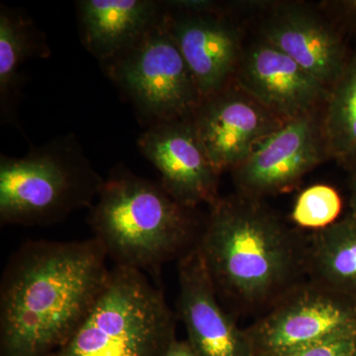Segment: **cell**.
Masks as SVG:
<instances>
[{"instance_id": "6da1fadb", "label": "cell", "mask_w": 356, "mask_h": 356, "mask_svg": "<svg viewBox=\"0 0 356 356\" xmlns=\"http://www.w3.org/2000/svg\"><path fill=\"white\" fill-rule=\"evenodd\" d=\"M95 238L23 243L0 281V356H51L88 315L110 275Z\"/></svg>"}, {"instance_id": "ac0fdd59", "label": "cell", "mask_w": 356, "mask_h": 356, "mask_svg": "<svg viewBox=\"0 0 356 356\" xmlns=\"http://www.w3.org/2000/svg\"><path fill=\"white\" fill-rule=\"evenodd\" d=\"M322 125L329 159L350 170L356 165V48L330 88Z\"/></svg>"}, {"instance_id": "3957f363", "label": "cell", "mask_w": 356, "mask_h": 356, "mask_svg": "<svg viewBox=\"0 0 356 356\" xmlns=\"http://www.w3.org/2000/svg\"><path fill=\"white\" fill-rule=\"evenodd\" d=\"M194 210L178 203L159 182L119 165L89 209L88 224L114 266L154 275L197 245L204 222Z\"/></svg>"}, {"instance_id": "9c48e42d", "label": "cell", "mask_w": 356, "mask_h": 356, "mask_svg": "<svg viewBox=\"0 0 356 356\" xmlns=\"http://www.w3.org/2000/svg\"><path fill=\"white\" fill-rule=\"evenodd\" d=\"M329 159L322 112L285 121L238 168L232 170L236 194L264 200L290 191Z\"/></svg>"}, {"instance_id": "5bb4252c", "label": "cell", "mask_w": 356, "mask_h": 356, "mask_svg": "<svg viewBox=\"0 0 356 356\" xmlns=\"http://www.w3.org/2000/svg\"><path fill=\"white\" fill-rule=\"evenodd\" d=\"M234 83L285 121L322 112L330 91L291 58L259 38L243 49Z\"/></svg>"}, {"instance_id": "5b68a950", "label": "cell", "mask_w": 356, "mask_h": 356, "mask_svg": "<svg viewBox=\"0 0 356 356\" xmlns=\"http://www.w3.org/2000/svg\"><path fill=\"white\" fill-rule=\"evenodd\" d=\"M177 318L146 273L114 266L95 306L51 356H165Z\"/></svg>"}, {"instance_id": "2e32d148", "label": "cell", "mask_w": 356, "mask_h": 356, "mask_svg": "<svg viewBox=\"0 0 356 356\" xmlns=\"http://www.w3.org/2000/svg\"><path fill=\"white\" fill-rule=\"evenodd\" d=\"M51 49L46 35L20 9L0 6V116L1 123H16L23 74L20 70L32 58H48Z\"/></svg>"}, {"instance_id": "ba28073f", "label": "cell", "mask_w": 356, "mask_h": 356, "mask_svg": "<svg viewBox=\"0 0 356 356\" xmlns=\"http://www.w3.org/2000/svg\"><path fill=\"white\" fill-rule=\"evenodd\" d=\"M163 24L181 53L201 97L233 83L242 58V28L234 14L238 2L207 0L193 9L163 1Z\"/></svg>"}, {"instance_id": "44dd1931", "label": "cell", "mask_w": 356, "mask_h": 356, "mask_svg": "<svg viewBox=\"0 0 356 356\" xmlns=\"http://www.w3.org/2000/svg\"><path fill=\"white\" fill-rule=\"evenodd\" d=\"M318 6L339 31L356 38V0H327Z\"/></svg>"}, {"instance_id": "7c38bea8", "label": "cell", "mask_w": 356, "mask_h": 356, "mask_svg": "<svg viewBox=\"0 0 356 356\" xmlns=\"http://www.w3.org/2000/svg\"><path fill=\"white\" fill-rule=\"evenodd\" d=\"M177 318L196 356H254L233 316L222 306L198 245L178 259Z\"/></svg>"}, {"instance_id": "7a4b0ae2", "label": "cell", "mask_w": 356, "mask_h": 356, "mask_svg": "<svg viewBox=\"0 0 356 356\" xmlns=\"http://www.w3.org/2000/svg\"><path fill=\"white\" fill-rule=\"evenodd\" d=\"M222 306L266 313L307 275V236L259 199L235 194L211 204L197 243Z\"/></svg>"}, {"instance_id": "d6986e66", "label": "cell", "mask_w": 356, "mask_h": 356, "mask_svg": "<svg viewBox=\"0 0 356 356\" xmlns=\"http://www.w3.org/2000/svg\"><path fill=\"white\" fill-rule=\"evenodd\" d=\"M343 200L336 188L316 184L300 193L292 211V221L298 228L320 231L336 222Z\"/></svg>"}, {"instance_id": "e0dca14e", "label": "cell", "mask_w": 356, "mask_h": 356, "mask_svg": "<svg viewBox=\"0 0 356 356\" xmlns=\"http://www.w3.org/2000/svg\"><path fill=\"white\" fill-rule=\"evenodd\" d=\"M307 275L356 301V218L350 213L307 236Z\"/></svg>"}, {"instance_id": "9a60e30c", "label": "cell", "mask_w": 356, "mask_h": 356, "mask_svg": "<svg viewBox=\"0 0 356 356\" xmlns=\"http://www.w3.org/2000/svg\"><path fill=\"white\" fill-rule=\"evenodd\" d=\"M81 39L102 70L140 43L161 22L165 4L156 0L76 1Z\"/></svg>"}, {"instance_id": "ffe728a7", "label": "cell", "mask_w": 356, "mask_h": 356, "mask_svg": "<svg viewBox=\"0 0 356 356\" xmlns=\"http://www.w3.org/2000/svg\"><path fill=\"white\" fill-rule=\"evenodd\" d=\"M274 356H356V329L299 350Z\"/></svg>"}, {"instance_id": "4fadbf2b", "label": "cell", "mask_w": 356, "mask_h": 356, "mask_svg": "<svg viewBox=\"0 0 356 356\" xmlns=\"http://www.w3.org/2000/svg\"><path fill=\"white\" fill-rule=\"evenodd\" d=\"M138 147L161 175L159 184L178 203L196 209L219 198V177L191 121L163 122L146 128Z\"/></svg>"}, {"instance_id": "52a82bcc", "label": "cell", "mask_w": 356, "mask_h": 356, "mask_svg": "<svg viewBox=\"0 0 356 356\" xmlns=\"http://www.w3.org/2000/svg\"><path fill=\"white\" fill-rule=\"evenodd\" d=\"M356 329V301L307 278L245 334L254 356H274Z\"/></svg>"}, {"instance_id": "7402d4cb", "label": "cell", "mask_w": 356, "mask_h": 356, "mask_svg": "<svg viewBox=\"0 0 356 356\" xmlns=\"http://www.w3.org/2000/svg\"><path fill=\"white\" fill-rule=\"evenodd\" d=\"M165 356H196L188 341L175 339L166 350Z\"/></svg>"}, {"instance_id": "8fae6325", "label": "cell", "mask_w": 356, "mask_h": 356, "mask_svg": "<svg viewBox=\"0 0 356 356\" xmlns=\"http://www.w3.org/2000/svg\"><path fill=\"white\" fill-rule=\"evenodd\" d=\"M259 38L291 58L325 88L343 74L351 51L318 4L267 1L261 11Z\"/></svg>"}, {"instance_id": "30bf717a", "label": "cell", "mask_w": 356, "mask_h": 356, "mask_svg": "<svg viewBox=\"0 0 356 356\" xmlns=\"http://www.w3.org/2000/svg\"><path fill=\"white\" fill-rule=\"evenodd\" d=\"M189 120L220 175L238 168L285 123L234 81L202 98Z\"/></svg>"}, {"instance_id": "8992f818", "label": "cell", "mask_w": 356, "mask_h": 356, "mask_svg": "<svg viewBox=\"0 0 356 356\" xmlns=\"http://www.w3.org/2000/svg\"><path fill=\"white\" fill-rule=\"evenodd\" d=\"M161 20L132 51L103 69L146 128L191 119L202 99Z\"/></svg>"}, {"instance_id": "603a6c76", "label": "cell", "mask_w": 356, "mask_h": 356, "mask_svg": "<svg viewBox=\"0 0 356 356\" xmlns=\"http://www.w3.org/2000/svg\"><path fill=\"white\" fill-rule=\"evenodd\" d=\"M348 172L350 173V214L356 218V165Z\"/></svg>"}, {"instance_id": "277c9868", "label": "cell", "mask_w": 356, "mask_h": 356, "mask_svg": "<svg viewBox=\"0 0 356 356\" xmlns=\"http://www.w3.org/2000/svg\"><path fill=\"white\" fill-rule=\"evenodd\" d=\"M105 179L74 134L32 146L22 158L0 156V222L48 226L90 209Z\"/></svg>"}]
</instances>
